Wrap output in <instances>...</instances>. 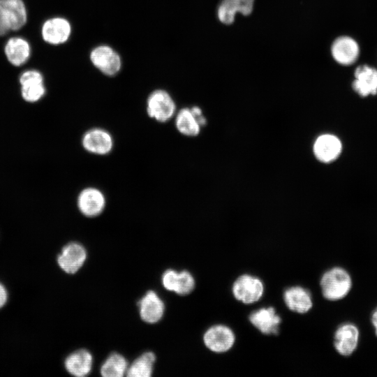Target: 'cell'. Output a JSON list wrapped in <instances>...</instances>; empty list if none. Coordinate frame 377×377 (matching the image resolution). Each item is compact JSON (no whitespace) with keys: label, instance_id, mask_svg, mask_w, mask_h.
Instances as JSON below:
<instances>
[{"label":"cell","instance_id":"obj_1","mask_svg":"<svg viewBox=\"0 0 377 377\" xmlns=\"http://www.w3.org/2000/svg\"><path fill=\"white\" fill-rule=\"evenodd\" d=\"M323 297L331 301L343 298L351 288L348 273L341 267H333L324 273L320 281Z\"/></svg>","mask_w":377,"mask_h":377},{"label":"cell","instance_id":"obj_2","mask_svg":"<svg viewBox=\"0 0 377 377\" xmlns=\"http://www.w3.org/2000/svg\"><path fill=\"white\" fill-rule=\"evenodd\" d=\"M22 0H0V36L20 29L27 15Z\"/></svg>","mask_w":377,"mask_h":377},{"label":"cell","instance_id":"obj_3","mask_svg":"<svg viewBox=\"0 0 377 377\" xmlns=\"http://www.w3.org/2000/svg\"><path fill=\"white\" fill-rule=\"evenodd\" d=\"M176 110L175 103L170 94L163 89H156L148 96L147 112L148 115L158 121L170 120Z\"/></svg>","mask_w":377,"mask_h":377},{"label":"cell","instance_id":"obj_4","mask_svg":"<svg viewBox=\"0 0 377 377\" xmlns=\"http://www.w3.org/2000/svg\"><path fill=\"white\" fill-rule=\"evenodd\" d=\"M232 292L235 298L246 304L258 302L264 293L262 281L250 274H242L232 284Z\"/></svg>","mask_w":377,"mask_h":377},{"label":"cell","instance_id":"obj_5","mask_svg":"<svg viewBox=\"0 0 377 377\" xmlns=\"http://www.w3.org/2000/svg\"><path fill=\"white\" fill-rule=\"evenodd\" d=\"M89 57L95 68L105 75H115L121 70V59L119 54L109 45L96 46L91 51Z\"/></svg>","mask_w":377,"mask_h":377},{"label":"cell","instance_id":"obj_6","mask_svg":"<svg viewBox=\"0 0 377 377\" xmlns=\"http://www.w3.org/2000/svg\"><path fill=\"white\" fill-rule=\"evenodd\" d=\"M235 341V336L233 331L223 325L212 326L203 335L205 346L216 353L228 351L233 346Z\"/></svg>","mask_w":377,"mask_h":377},{"label":"cell","instance_id":"obj_7","mask_svg":"<svg viewBox=\"0 0 377 377\" xmlns=\"http://www.w3.org/2000/svg\"><path fill=\"white\" fill-rule=\"evenodd\" d=\"M87 251L80 243L71 242L63 247L57 257L59 267L68 274H75L84 265Z\"/></svg>","mask_w":377,"mask_h":377},{"label":"cell","instance_id":"obj_8","mask_svg":"<svg viewBox=\"0 0 377 377\" xmlns=\"http://www.w3.org/2000/svg\"><path fill=\"white\" fill-rule=\"evenodd\" d=\"M333 59L339 64L349 66L354 64L360 54L357 42L348 36H339L334 40L331 46Z\"/></svg>","mask_w":377,"mask_h":377},{"label":"cell","instance_id":"obj_9","mask_svg":"<svg viewBox=\"0 0 377 377\" xmlns=\"http://www.w3.org/2000/svg\"><path fill=\"white\" fill-rule=\"evenodd\" d=\"M342 150L341 140L332 134L319 135L313 145V151L316 158L324 163L336 160Z\"/></svg>","mask_w":377,"mask_h":377},{"label":"cell","instance_id":"obj_10","mask_svg":"<svg viewBox=\"0 0 377 377\" xmlns=\"http://www.w3.org/2000/svg\"><path fill=\"white\" fill-rule=\"evenodd\" d=\"M83 147L89 152L104 155L113 148V139L107 131L94 128L87 131L82 140Z\"/></svg>","mask_w":377,"mask_h":377},{"label":"cell","instance_id":"obj_11","mask_svg":"<svg viewBox=\"0 0 377 377\" xmlns=\"http://www.w3.org/2000/svg\"><path fill=\"white\" fill-rule=\"evenodd\" d=\"M105 198L98 188L88 187L83 189L77 198V206L81 213L88 217L96 216L105 207Z\"/></svg>","mask_w":377,"mask_h":377},{"label":"cell","instance_id":"obj_12","mask_svg":"<svg viewBox=\"0 0 377 377\" xmlns=\"http://www.w3.org/2000/svg\"><path fill=\"white\" fill-rule=\"evenodd\" d=\"M43 40L52 45H59L68 40L71 34L70 22L63 17H53L45 22L42 27Z\"/></svg>","mask_w":377,"mask_h":377},{"label":"cell","instance_id":"obj_13","mask_svg":"<svg viewBox=\"0 0 377 377\" xmlns=\"http://www.w3.org/2000/svg\"><path fill=\"white\" fill-rule=\"evenodd\" d=\"M138 304L140 316L143 321L153 324L162 318L165 305L163 300L154 290L147 291L139 300Z\"/></svg>","mask_w":377,"mask_h":377},{"label":"cell","instance_id":"obj_14","mask_svg":"<svg viewBox=\"0 0 377 377\" xmlns=\"http://www.w3.org/2000/svg\"><path fill=\"white\" fill-rule=\"evenodd\" d=\"M353 90L362 97L377 94V69L368 65L359 66L355 71Z\"/></svg>","mask_w":377,"mask_h":377},{"label":"cell","instance_id":"obj_15","mask_svg":"<svg viewBox=\"0 0 377 377\" xmlns=\"http://www.w3.org/2000/svg\"><path fill=\"white\" fill-rule=\"evenodd\" d=\"M250 323L264 334H278L281 319L273 307L262 308L249 317Z\"/></svg>","mask_w":377,"mask_h":377},{"label":"cell","instance_id":"obj_16","mask_svg":"<svg viewBox=\"0 0 377 377\" xmlns=\"http://www.w3.org/2000/svg\"><path fill=\"white\" fill-rule=\"evenodd\" d=\"M22 98L28 102L38 101L45 92L43 77L37 71L30 70L24 72L20 77Z\"/></svg>","mask_w":377,"mask_h":377},{"label":"cell","instance_id":"obj_17","mask_svg":"<svg viewBox=\"0 0 377 377\" xmlns=\"http://www.w3.org/2000/svg\"><path fill=\"white\" fill-rule=\"evenodd\" d=\"M254 0H221L218 6L217 16L221 22L232 24L237 13L249 15L253 8Z\"/></svg>","mask_w":377,"mask_h":377},{"label":"cell","instance_id":"obj_18","mask_svg":"<svg viewBox=\"0 0 377 377\" xmlns=\"http://www.w3.org/2000/svg\"><path fill=\"white\" fill-rule=\"evenodd\" d=\"M358 337V330L354 325H341L337 330L334 334L335 349L342 355H350L357 346Z\"/></svg>","mask_w":377,"mask_h":377},{"label":"cell","instance_id":"obj_19","mask_svg":"<svg viewBox=\"0 0 377 377\" xmlns=\"http://www.w3.org/2000/svg\"><path fill=\"white\" fill-rule=\"evenodd\" d=\"M283 300L290 311L298 313H305L313 306L309 292L301 286H293L286 289L283 293Z\"/></svg>","mask_w":377,"mask_h":377},{"label":"cell","instance_id":"obj_20","mask_svg":"<svg viewBox=\"0 0 377 377\" xmlns=\"http://www.w3.org/2000/svg\"><path fill=\"white\" fill-rule=\"evenodd\" d=\"M92 364V355L86 349H80L72 353L64 362L66 371L77 377L87 376L91 371Z\"/></svg>","mask_w":377,"mask_h":377},{"label":"cell","instance_id":"obj_21","mask_svg":"<svg viewBox=\"0 0 377 377\" xmlns=\"http://www.w3.org/2000/svg\"><path fill=\"white\" fill-rule=\"evenodd\" d=\"M5 54L11 64L19 66L28 60L30 55V46L24 39L13 37L7 41Z\"/></svg>","mask_w":377,"mask_h":377},{"label":"cell","instance_id":"obj_22","mask_svg":"<svg viewBox=\"0 0 377 377\" xmlns=\"http://www.w3.org/2000/svg\"><path fill=\"white\" fill-rule=\"evenodd\" d=\"M155 361L156 356L154 353L145 352L128 367L126 375L128 377H150Z\"/></svg>","mask_w":377,"mask_h":377},{"label":"cell","instance_id":"obj_23","mask_svg":"<svg viewBox=\"0 0 377 377\" xmlns=\"http://www.w3.org/2000/svg\"><path fill=\"white\" fill-rule=\"evenodd\" d=\"M175 126L179 133L188 136H197L200 131V126L190 108H184L177 113Z\"/></svg>","mask_w":377,"mask_h":377},{"label":"cell","instance_id":"obj_24","mask_svg":"<svg viewBox=\"0 0 377 377\" xmlns=\"http://www.w3.org/2000/svg\"><path fill=\"white\" fill-rule=\"evenodd\" d=\"M128 367V362L122 355L113 353L102 364L101 374L104 377H121L126 373Z\"/></svg>","mask_w":377,"mask_h":377},{"label":"cell","instance_id":"obj_25","mask_svg":"<svg viewBox=\"0 0 377 377\" xmlns=\"http://www.w3.org/2000/svg\"><path fill=\"white\" fill-rule=\"evenodd\" d=\"M195 282L193 275L186 270L178 272L175 293L180 295H186L193 291Z\"/></svg>","mask_w":377,"mask_h":377},{"label":"cell","instance_id":"obj_26","mask_svg":"<svg viewBox=\"0 0 377 377\" xmlns=\"http://www.w3.org/2000/svg\"><path fill=\"white\" fill-rule=\"evenodd\" d=\"M178 272L172 269L165 270L161 277L163 287L169 291L175 292Z\"/></svg>","mask_w":377,"mask_h":377},{"label":"cell","instance_id":"obj_27","mask_svg":"<svg viewBox=\"0 0 377 377\" xmlns=\"http://www.w3.org/2000/svg\"><path fill=\"white\" fill-rule=\"evenodd\" d=\"M7 298V291L5 287L0 283V309L6 304Z\"/></svg>","mask_w":377,"mask_h":377},{"label":"cell","instance_id":"obj_28","mask_svg":"<svg viewBox=\"0 0 377 377\" xmlns=\"http://www.w3.org/2000/svg\"><path fill=\"white\" fill-rule=\"evenodd\" d=\"M371 321L374 326L375 327V329H376L375 332H376V335L377 336V309H376V311L374 312L372 315Z\"/></svg>","mask_w":377,"mask_h":377}]
</instances>
